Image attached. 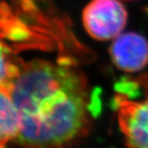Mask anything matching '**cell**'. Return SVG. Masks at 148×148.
<instances>
[{
	"label": "cell",
	"mask_w": 148,
	"mask_h": 148,
	"mask_svg": "<svg viewBox=\"0 0 148 148\" xmlns=\"http://www.w3.org/2000/svg\"><path fill=\"white\" fill-rule=\"evenodd\" d=\"M11 95L22 124L17 140L23 148H71L88 133V82L71 64L29 62Z\"/></svg>",
	"instance_id": "1"
},
{
	"label": "cell",
	"mask_w": 148,
	"mask_h": 148,
	"mask_svg": "<svg viewBox=\"0 0 148 148\" xmlns=\"http://www.w3.org/2000/svg\"><path fill=\"white\" fill-rule=\"evenodd\" d=\"M127 20L128 14L119 0H91L82 14L84 28L97 40L117 38L124 29Z\"/></svg>",
	"instance_id": "2"
},
{
	"label": "cell",
	"mask_w": 148,
	"mask_h": 148,
	"mask_svg": "<svg viewBox=\"0 0 148 148\" xmlns=\"http://www.w3.org/2000/svg\"><path fill=\"white\" fill-rule=\"evenodd\" d=\"M140 100L128 99L122 94L114 101L118 110V122L130 148H148V85Z\"/></svg>",
	"instance_id": "3"
},
{
	"label": "cell",
	"mask_w": 148,
	"mask_h": 148,
	"mask_svg": "<svg viewBox=\"0 0 148 148\" xmlns=\"http://www.w3.org/2000/svg\"><path fill=\"white\" fill-rule=\"evenodd\" d=\"M110 55L115 66L120 70L138 71L148 63V42L137 33H124L114 38Z\"/></svg>",
	"instance_id": "4"
},
{
	"label": "cell",
	"mask_w": 148,
	"mask_h": 148,
	"mask_svg": "<svg viewBox=\"0 0 148 148\" xmlns=\"http://www.w3.org/2000/svg\"><path fill=\"white\" fill-rule=\"evenodd\" d=\"M0 97V147L5 148V145L9 142L18 138L22 124L20 113L13 100L11 92L7 89L1 88Z\"/></svg>",
	"instance_id": "5"
},
{
	"label": "cell",
	"mask_w": 148,
	"mask_h": 148,
	"mask_svg": "<svg viewBox=\"0 0 148 148\" xmlns=\"http://www.w3.org/2000/svg\"><path fill=\"white\" fill-rule=\"evenodd\" d=\"M126 1H131V0H126Z\"/></svg>",
	"instance_id": "6"
}]
</instances>
